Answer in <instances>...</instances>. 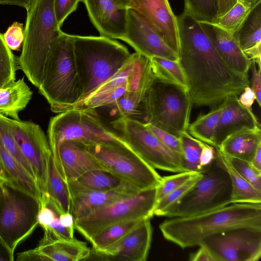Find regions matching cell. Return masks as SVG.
<instances>
[{
  "label": "cell",
  "mask_w": 261,
  "mask_h": 261,
  "mask_svg": "<svg viewBox=\"0 0 261 261\" xmlns=\"http://www.w3.org/2000/svg\"><path fill=\"white\" fill-rule=\"evenodd\" d=\"M67 184L70 196V213L74 221L110 202L140 191L132 185L97 191L85 189L73 180L67 181Z\"/></svg>",
  "instance_id": "cell-18"
},
{
  "label": "cell",
  "mask_w": 261,
  "mask_h": 261,
  "mask_svg": "<svg viewBox=\"0 0 261 261\" xmlns=\"http://www.w3.org/2000/svg\"><path fill=\"white\" fill-rule=\"evenodd\" d=\"M59 154L67 182L75 180L90 171L106 170L86 150L81 141L68 140L63 142L60 146Z\"/></svg>",
  "instance_id": "cell-23"
},
{
  "label": "cell",
  "mask_w": 261,
  "mask_h": 261,
  "mask_svg": "<svg viewBox=\"0 0 261 261\" xmlns=\"http://www.w3.org/2000/svg\"><path fill=\"white\" fill-rule=\"evenodd\" d=\"M14 260L13 253L0 237V261Z\"/></svg>",
  "instance_id": "cell-53"
},
{
  "label": "cell",
  "mask_w": 261,
  "mask_h": 261,
  "mask_svg": "<svg viewBox=\"0 0 261 261\" xmlns=\"http://www.w3.org/2000/svg\"><path fill=\"white\" fill-rule=\"evenodd\" d=\"M261 145L260 127L246 129L227 137L217 147L228 157L251 162Z\"/></svg>",
  "instance_id": "cell-24"
},
{
  "label": "cell",
  "mask_w": 261,
  "mask_h": 261,
  "mask_svg": "<svg viewBox=\"0 0 261 261\" xmlns=\"http://www.w3.org/2000/svg\"><path fill=\"white\" fill-rule=\"evenodd\" d=\"M94 110L71 109L52 117L48 127V141L59 173L67 182L60 162L59 149L65 141L77 140L129 146L118 133L106 125Z\"/></svg>",
  "instance_id": "cell-6"
},
{
  "label": "cell",
  "mask_w": 261,
  "mask_h": 261,
  "mask_svg": "<svg viewBox=\"0 0 261 261\" xmlns=\"http://www.w3.org/2000/svg\"><path fill=\"white\" fill-rule=\"evenodd\" d=\"M112 124L129 146L154 169L175 173L187 171L182 154L164 145L145 123L118 117Z\"/></svg>",
  "instance_id": "cell-11"
},
{
  "label": "cell",
  "mask_w": 261,
  "mask_h": 261,
  "mask_svg": "<svg viewBox=\"0 0 261 261\" xmlns=\"http://www.w3.org/2000/svg\"><path fill=\"white\" fill-rule=\"evenodd\" d=\"M200 245L216 261H257L261 257V228L228 229L205 238Z\"/></svg>",
  "instance_id": "cell-14"
},
{
  "label": "cell",
  "mask_w": 261,
  "mask_h": 261,
  "mask_svg": "<svg viewBox=\"0 0 261 261\" xmlns=\"http://www.w3.org/2000/svg\"><path fill=\"white\" fill-rule=\"evenodd\" d=\"M39 200L8 181H0V237L14 253L39 225Z\"/></svg>",
  "instance_id": "cell-8"
},
{
  "label": "cell",
  "mask_w": 261,
  "mask_h": 261,
  "mask_svg": "<svg viewBox=\"0 0 261 261\" xmlns=\"http://www.w3.org/2000/svg\"><path fill=\"white\" fill-rule=\"evenodd\" d=\"M199 248L195 252L190 254L191 261H216L211 252L204 246L200 245Z\"/></svg>",
  "instance_id": "cell-50"
},
{
  "label": "cell",
  "mask_w": 261,
  "mask_h": 261,
  "mask_svg": "<svg viewBox=\"0 0 261 261\" xmlns=\"http://www.w3.org/2000/svg\"><path fill=\"white\" fill-rule=\"evenodd\" d=\"M240 227L261 228V203H232L196 215L172 217L159 226L164 238L186 248L206 238Z\"/></svg>",
  "instance_id": "cell-2"
},
{
  "label": "cell",
  "mask_w": 261,
  "mask_h": 261,
  "mask_svg": "<svg viewBox=\"0 0 261 261\" xmlns=\"http://www.w3.org/2000/svg\"><path fill=\"white\" fill-rule=\"evenodd\" d=\"M5 116V115L0 114V141L5 149L35 179L32 168L30 163L22 154L17 143L13 137Z\"/></svg>",
  "instance_id": "cell-38"
},
{
  "label": "cell",
  "mask_w": 261,
  "mask_h": 261,
  "mask_svg": "<svg viewBox=\"0 0 261 261\" xmlns=\"http://www.w3.org/2000/svg\"><path fill=\"white\" fill-rule=\"evenodd\" d=\"M178 62L193 105L215 107L250 86L248 75L232 69L220 57L199 22L185 11L178 17Z\"/></svg>",
  "instance_id": "cell-1"
},
{
  "label": "cell",
  "mask_w": 261,
  "mask_h": 261,
  "mask_svg": "<svg viewBox=\"0 0 261 261\" xmlns=\"http://www.w3.org/2000/svg\"><path fill=\"white\" fill-rule=\"evenodd\" d=\"M237 0H218V15L220 16L226 13L236 3Z\"/></svg>",
  "instance_id": "cell-55"
},
{
  "label": "cell",
  "mask_w": 261,
  "mask_h": 261,
  "mask_svg": "<svg viewBox=\"0 0 261 261\" xmlns=\"http://www.w3.org/2000/svg\"><path fill=\"white\" fill-rule=\"evenodd\" d=\"M199 22L222 59L237 72L248 75L251 60L244 53L233 35L210 22Z\"/></svg>",
  "instance_id": "cell-22"
},
{
  "label": "cell",
  "mask_w": 261,
  "mask_h": 261,
  "mask_svg": "<svg viewBox=\"0 0 261 261\" xmlns=\"http://www.w3.org/2000/svg\"><path fill=\"white\" fill-rule=\"evenodd\" d=\"M250 163L254 167L261 171V145L257 148Z\"/></svg>",
  "instance_id": "cell-57"
},
{
  "label": "cell",
  "mask_w": 261,
  "mask_h": 261,
  "mask_svg": "<svg viewBox=\"0 0 261 261\" xmlns=\"http://www.w3.org/2000/svg\"><path fill=\"white\" fill-rule=\"evenodd\" d=\"M33 92L23 77L0 88V114L16 120L19 112L25 108Z\"/></svg>",
  "instance_id": "cell-25"
},
{
  "label": "cell",
  "mask_w": 261,
  "mask_h": 261,
  "mask_svg": "<svg viewBox=\"0 0 261 261\" xmlns=\"http://www.w3.org/2000/svg\"><path fill=\"white\" fill-rule=\"evenodd\" d=\"M232 187L229 174L217 155L210 168L164 216L169 218L193 215L228 205Z\"/></svg>",
  "instance_id": "cell-9"
},
{
  "label": "cell",
  "mask_w": 261,
  "mask_h": 261,
  "mask_svg": "<svg viewBox=\"0 0 261 261\" xmlns=\"http://www.w3.org/2000/svg\"><path fill=\"white\" fill-rule=\"evenodd\" d=\"M3 37L12 50H19L24 38L23 24L18 22H13L3 34Z\"/></svg>",
  "instance_id": "cell-43"
},
{
  "label": "cell",
  "mask_w": 261,
  "mask_h": 261,
  "mask_svg": "<svg viewBox=\"0 0 261 261\" xmlns=\"http://www.w3.org/2000/svg\"><path fill=\"white\" fill-rule=\"evenodd\" d=\"M121 40L148 58L178 61V55L138 13L127 9L125 34Z\"/></svg>",
  "instance_id": "cell-16"
},
{
  "label": "cell",
  "mask_w": 261,
  "mask_h": 261,
  "mask_svg": "<svg viewBox=\"0 0 261 261\" xmlns=\"http://www.w3.org/2000/svg\"><path fill=\"white\" fill-rule=\"evenodd\" d=\"M105 169L139 190L158 187L162 176L130 147L83 143Z\"/></svg>",
  "instance_id": "cell-12"
},
{
  "label": "cell",
  "mask_w": 261,
  "mask_h": 261,
  "mask_svg": "<svg viewBox=\"0 0 261 261\" xmlns=\"http://www.w3.org/2000/svg\"><path fill=\"white\" fill-rule=\"evenodd\" d=\"M179 137L186 170L201 173L199 159L203 142L194 138L187 131L182 133Z\"/></svg>",
  "instance_id": "cell-36"
},
{
  "label": "cell",
  "mask_w": 261,
  "mask_h": 261,
  "mask_svg": "<svg viewBox=\"0 0 261 261\" xmlns=\"http://www.w3.org/2000/svg\"><path fill=\"white\" fill-rule=\"evenodd\" d=\"M18 261H45L44 257L36 248L22 252L17 255Z\"/></svg>",
  "instance_id": "cell-51"
},
{
  "label": "cell",
  "mask_w": 261,
  "mask_h": 261,
  "mask_svg": "<svg viewBox=\"0 0 261 261\" xmlns=\"http://www.w3.org/2000/svg\"><path fill=\"white\" fill-rule=\"evenodd\" d=\"M157 187L140 191L93 211L74 221V229L88 240L111 225L151 218L156 203Z\"/></svg>",
  "instance_id": "cell-10"
},
{
  "label": "cell",
  "mask_w": 261,
  "mask_h": 261,
  "mask_svg": "<svg viewBox=\"0 0 261 261\" xmlns=\"http://www.w3.org/2000/svg\"><path fill=\"white\" fill-rule=\"evenodd\" d=\"M192 105L187 90L154 77L143 98L144 123L179 137L187 131Z\"/></svg>",
  "instance_id": "cell-7"
},
{
  "label": "cell",
  "mask_w": 261,
  "mask_h": 261,
  "mask_svg": "<svg viewBox=\"0 0 261 261\" xmlns=\"http://www.w3.org/2000/svg\"><path fill=\"white\" fill-rule=\"evenodd\" d=\"M201 175L202 173H197L181 186L158 201L154 208V215L158 216H164L166 210L180 199L196 183Z\"/></svg>",
  "instance_id": "cell-40"
},
{
  "label": "cell",
  "mask_w": 261,
  "mask_h": 261,
  "mask_svg": "<svg viewBox=\"0 0 261 261\" xmlns=\"http://www.w3.org/2000/svg\"><path fill=\"white\" fill-rule=\"evenodd\" d=\"M38 89L55 113L70 110L81 99L72 35L62 33L47 59Z\"/></svg>",
  "instance_id": "cell-5"
},
{
  "label": "cell",
  "mask_w": 261,
  "mask_h": 261,
  "mask_svg": "<svg viewBox=\"0 0 261 261\" xmlns=\"http://www.w3.org/2000/svg\"><path fill=\"white\" fill-rule=\"evenodd\" d=\"M33 0H0V5H17L27 10L31 6Z\"/></svg>",
  "instance_id": "cell-56"
},
{
  "label": "cell",
  "mask_w": 261,
  "mask_h": 261,
  "mask_svg": "<svg viewBox=\"0 0 261 261\" xmlns=\"http://www.w3.org/2000/svg\"><path fill=\"white\" fill-rule=\"evenodd\" d=\"M216 157L215 147L203 142L199 159L201 173L205 172L210 168L214 162Z\"/></svg>",
  "instance_id": "cell-46"
},
{
  "label": "cell",
  "mask_w": 261,
  "mask_h": 261,
  "mask_svg": "<svg viewBox=\"0 0 261 261\" xmlns=\"http://www.w3.org/2000/svg\"><path fill=\"white\" fill-rule=\"evenodd\" d=\"M197 173L199 172L186 171L162 177L161 183L157 187L156 202L181 186Z\"/></svg>",
  "instance_id": "cell-42"
},
{
  "label": "cell",
  "mask_w": 261,
  "mask_h": 261,
  "mask_svg": "<svg viewBox=\"0 0 261 261\" xmlns=\"http://www.w3.org/2000/svg\"><path fill=\"white\" fill-rule=\"evenodd\" d=\"M243 51L250 60L255 62L258 66L261 67V42Z\"/></svg>",
  "instance_id": "cell-52"
},
{
  "label": "cell",
  "mask_w": 261,
  "mask_h": 261,
  "mask_svg": "<svg viewBox=\"0 0 261 261\" xmlns=\"http://www.w3.org/2000/svg\"><path fill=\"white\" fill-rule=\"evenodd\" d=\"M150 219L142 220L121 239L104 250H91L89 258L94 257V259L105 260L145 261L152 240Z\"/></svg>",
  "instance_id": "cell-15"
},
{
  "label": "cell",
  "mask_w": 261,
  "mask_h": 261,
  "mask_svg": "<svg viewBox=\"0 0 261 261\" xmlns=\"http://www.w3.org/2000/svg\"><path fill=\"white\" fill-rule=\"evenodd\" d=\"M16 69L15 57L0 33V88L15 81Z\"/></svg>",
  "instance_id": "cell-39"
},
{
  "label": "cell",
  "mask_w": 261,
  "mask_h": 261,
  "mask_svg": "<svg viewBox=\"0 0 261 261\" xmlns=\"http://www.w3.org/2000/svg\"><path fill=\"white\" fill-rule=\"evenodd\" d=\"M216 155L227 171L231 183L232 203H261V191L248 182L233 168L228 158L215 147Z\"/></svg>",
  "instance_id": "cell-27"
},
{
  "label": "cell",
  "mask_w": 261,
  "mask_h": 261,
  "mask_svg": "<svg viewBox=\"0 0 261 261\" xmlns=\"http://www.w3.org/2000/svg\"><path fill=\"white\" fill-rule=\"evenodd\" d=\"M73 180L85 189L97 191L111 190L132 185L113 173L100 169L87 172Z\"/></svg>",
  "instance_id": "cell-32"
},
{
  "label": "cell",
  "mask_w": 261,
  "mask_h": 261,
  "mask_svg": "<svg viewBox=\"0 0 261 261\" xmlns=\"http://www.w3.org/2000/svg\"><path fill=\"white\" fill-rule=\"evenodd\" d=\"M242 1H244V2H246L247 3L249 4L252 6H254V5L256 4L259 2H261V0H241Z\"/></svg>",
  "instance_id": "cell-60"
},
{
  "label": "cell",
  "mask_w": 261,
  "mask_h": 261,
  "mask_svg": "<svg viewBox=\"0 0 261 261\" xmlns=\"http://www.w3.org/2000/svg\"><path fill=\"white\" fill-rule=\"evenodd\" d=\"M0 160L11 182L40 201L42 195L35 179L4 147L0 141Z\"/></svg>",
  "instance_id": "cell-28"
},
{
  "label": "cell",
  "mask_w": 261,
  "mask_h": 261,
  "mask_svg": "<svg viewBox=\"0 0 261 261\" xmlns=\"http://www.w3.org/2000/svg\"><path fill=\"white\" fill-rule=\"evenodd\" d=\"M150 83L138 90L126 91L108 107L111 109L112 113L114 112L118 114L119 117H125L144 123L143 101Z\"/></svg>",
  "instance_id": "cell-30"
},
{
  "label": "cell",
  "mask_w": 261,
  "mask_h": 261,
  "mask_svg": "<svg viewBox=\"0 0 261 261\" xmlns=\"http://www.w3.org/2000/svg\"><path fill=\"white\" fill-rule=\"evenodd\" d=\"M142 220H135L114 224L92 236L88 241L94 251H100L116 243L134 228Z\"/></svg>",
  "instance_id": "cell-33"
},
{
  "label": "cell",
  "mask_w": 261,
  "mask_h": 261,
  "mask_svg": "<svg viewBox=\"0 0 261 261\" xmlns=\"http://www.w3.org/2000/svg\"><path fill=\"white\" fill-rule=\"evenodd\" d=\"M59 217L62 224L74 233V221L72 215L70 213H67L59 215Z\"/></svg>",
  "instance_id": "cell-54"
},
{
  "label": "cell",
  "mask_w": 261,
  "mask_h": 261,
  "mask_svg": "<svg viewBox=\"0 0 261 261\" xmlns=\"http://www.w3.org/2000/svg\"><path fill=\"white\" fill-rule=\"evenodd\" d=\"M118 6L119 7L127 8H128V5L130 0H113Z\"/></svg>",
  "instance_id": "cell-59"
},
{
  "label": "cell",
  "mask_w": 261,
  "mask_h": 261,
  "mask_svg": "<svg viewBox=\"0 0 261 261\" xmlns=\"http://www.w3.org/2000/svg\"><path fill=\"white\" fill-rule=\"evenodd\" d=\"M5 118L13 137L32 168L41 193V201L46 197L48 165L51 156L48 141L38 124L6 116Z\"/></svg>",
  "instance_id": "cell-13"
},
{
  "label": "cell",
  "mask_w": 261,
  "mask_h": 261,
  "mask_svg": "<svg viewBox=\"0 0 261 261\" xmlns=\"http://www.w3.org/2000/svg\"><path fill=\"white\" fill-rule=\"evenodd\" d=\"M54 0H33L27 10L24 38L18 66L35 87L40 85L47 59L63 32Z\"/></svg>",
  "instance_id": "cell-3"
},
{
  "label": "cell",
  "mask_w": 261,
  "mask_h": 261,
  "mask_svg": "<svg viewBox=\"0 0 261 261\" xmlns=\"http://www.w3.org/2000/svg\"><path fill=\"white\" fill-rule=\"evenodd\" d=\"M46 201L59 216L70 213V196L66 182L56 168L52 155L50 158L46 195L41 202Z\"/></svg>",
  "instance_id": "cell-26"
},
{
  "label": "cell",
  "mask_w": 261,
  "mask_h": 261,
  "mask_svg": "<svg viewBox=\"0 0 261 261\" xmlns=\"http://www.w3.org/2000/svg\"><path fill=\"white\" fill-rule=\"evenodd\" d=\"M233 36L242 50L261 42V2L252 7Z\"/></svg>",
  "instance_id": "cell-29"
},
{
  "label": "cell",
  "mask_w": 261,
  "mask_h": 261,
  "mask_svg": "<svg viewBox=\"0 0 261 261\" xmlns=\"http://www.w3.org/2000/svg\"><path fill=\"white\" fill-rule=\"evenodd\" d=\"M73 45L82 98L113 76L131 55L125 46L103 36L73 35Z\"/></svg>",
  "instance_id": "cell-4"
},
{
  "label": "cell",
  "mask_w": 261,
  "mask_h": 261,
  "mask_svg": "<svg viewBox=\"0 0 261 261\" xmlns=\"http://www.w3.org/2000/svg\"><path fill=\"white\" fill-rule=\"evenodd\" d=\"M90 20L101 36L120 39L125 34L127 9L113 0H83Z\"/></svg>",
  "instance_id": "cell-19"
},
{
  "label": "cell",
  "mask_w": 261,
  "mask_h": 261,
  "mask_svg": "<svg viewBox=\"0 0 261 261\" xmlns=\"http://www.w3.org/2000/svg\"><path fill=\"white\" fill-rule=\"evenodd\" d=\"M149 129L164 145L171 149L182 153V147L179 137L172 135L150 124L145 123Z\"/></svg>",
  "instance_id": "cell-44"
},
{
  "label": "cell",
  "mask_w": 261,
  "mask_h": 261,
  "mask_svg": "<svg viewBox=\"0 0 261 261\" xmlns=\"http://www.w3.org/2000/svg\"><path fill=\"white\" fill-rule=\"evenodd\" d=\"M184 11L198 22L212 23L218 15V0H184Z\"/></svg>",
  "instance_id": "cell-37"
},
{
  "label": "cell",
  "mask_w": 261,
  "mask_h": 261,
  "mask_svg": "<svg viewBox=\"0 0 261 261\" xmlns=\"http://www.w3.org/2000/svg\"><path fill=\"white\" fill-rule=\"evenodd\" d=\"M44 229L50 230L60 237L67 239L74 238V233L62 224L58 214L52 223L48 226L43 229V230Z\"/></svg>",
  "instance_id": "cell-48"
},
{
  "label": "cell",
  "mask_w": 261,
  "mask_h": 261,
  "mask_svg": "<svg viewBox=\"0 0 261 261\" xmlns=\"http://www.w3.org/2000/svg\"><path fill=\"white\" fill-rule=\"evenodd\" d=\"M252 6L241 0L236 4L224 14L215 18L211 23L233 35L249 13Z\"/></svg>",
  "instance_id": "cell-35"
},
{
  "label": "cell",
  "mask_w": 261,
  "mask_h": 261,
  "mask_svg": "<svg viewBox=\"0 0 261 261\" xmlns=\"http://www.w3.org/2000/svg\"><path fill=\"white\" fill-rule=\"evenodd\" d=\"M221 104L222 111L215 134V147H218L227 137L237 132L260 127L252 110L243 107L239 101L238 96H228Z\"/></svg>",
  "instance_id": "cell-20"
},
{
  "label": "cell",
  "mask_w": 261,
  "mask_h": 261,
  "mask_svg": "<svg viewBox=\"0 0 261 261\" xmlns=\"http://www.w3.org/2000/svg\"><path fill=\"white\" fill-rule=\"evenodd\" d=\"M150 59L152 70L155 78L178 85L188 90L187 80L178 61L159 57Z\"/></svg>",
  "instance_id": "cell-34"
},
{
  "label": "cell",
  "mask_w": 261,
  "mask_h": 261,
  "mask_svg": "<svg viewBox=\"0 0 261 261\" xmlns=\"http://www.w3.org/2000/svg\"><path fill=\"white\" fill-rule=\"evenodd\" d=\"M205 114L199 115L189 123L187 132L194 138L215 147V137L222 111L220 103Z\"/></svg>",
  "instance_id": "cell-31"
},
{
  "label": "cell",
  "mask_w": 261,
  "mask_h": 261,
  "mask_svg": "<svg viewBox=\"0 0 261 261\" xmlns=\"http://www.w3.org/2000/svg\"><path fill=\"white\" fill-rule=\"evenodd\" d=\"M81 0H54L57 22L61 27L65 19L77 8Z\"/></svg>",
  "instance_id": "cell-45"
},
{
  "label": "cell",
  "mask_w": 261,
  "mask_h": 261,
  "mask_svg": "<svg viewBox=\"0 0 261 261\" xmlns=\"http://www.w3.org/2000/svg\"><path fill=\"white\" fill-rule=\"evenodd\" d=\"M227 158L237 171L252 187L261 191V171L254 167L250 162Z\"/></svg>",
  "instance_id": "cell-41"
},
{
  "label": "cell",
  "mask_w": 261,
  "mask_h": 261,
  "mask_svg": "<svg viewBox=\"0 0 261 261\" xmlns=\"http://www.w3.org/2000/svg\"><path fill=\"white\" fill-rule=\"evenodd\" d=\"M256 63L251 61L250 66L251 70V89L253 91L255 96V100H256L258 106H261V67H256Z\"/></svg>",
  "instance_id": "cell-47"
},
{
  "label": "cell",
  "mask_w": 261,
  "mask_h": 261,
  "mask_svg": "<svg viewBox=\"0 0 261 261\" xmlns=\"http://www.w3.org/2000/svg\"><path fill=\"white\" fill-rule=\"evenodd\" d=\"M142 17L177 54L179 50L177 17L168 0H130L128 8Z\"/></svg>",
  "instance_id": "cell-17"
},
{
  "label": "cell",
  "mask_w": 261,
  "mask_h": 261,
  "mask_svg": "<svg viewBox=\"0 0 261 261\" xmlns=\"http://www.w3.org/2000/svg\"><path fill=\"white\" fill-rule=\"evenodd\" d=\"M238 100L244 107L252 110V106L255 100V94L251 87H246L239 95Z\"/></svg>",
  "instance_id": "cell-49"
},
{
  "label": "cell",
  "mask_w": 261,
  "mask_h": 261,
  "mask_svg": "<svg viewBox=\"0 0 261 261\" xmlns=\"http://www.w3.org/2000/svg\"><path fill=\"white\" fill-rule=\"evenodd\" d=\"M0 181H8L11 182L10 177L5 170L0 160Z\"/></svg>",
  "instance_id": "cell-58"
},
{
  "label": "cell",
  "mask_w": 261,
  "mask_h": 261,
  "mask_svg": "<svg viewBox=\"0 0 261 261\" xmlns=\"http://www.w3.org/2000/svg\"><path fill=\"white\" fill-rule=\"evenodd\" d=\"M36 248L45 261L85 260L91 253L85 242L74 238L60 237L49 229L44 230L43 236Z\"/></svg>",
  "instance_id": "cell-21"
}]
</instances>
